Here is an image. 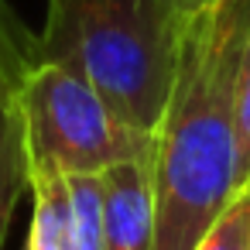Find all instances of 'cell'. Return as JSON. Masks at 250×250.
Instances as JSON below:
<instances>
[{
    "instance_id": "cell-10",
    "label": "cell",
    "mask_w": 250,
    "mask_h": 250,
    "mask_svg": "<svg viewBox=\"0 0 250 250\" xmlns=\"http://www.w3.org/2000/svg\"><path fill=\"white\" fill-rule=\"evenodd\" d=\"M212 0H175V7L182 11V14H195V11H202V7H209Z\"/></svg>"
},
{
    "instance_id": "cell-5",
    "label": "cell",
    "mask_w": 250,
    "mask_h": 250,
    "mask_svg": "<svg viewBox=\"0 0 250 250\" xmlns=\"http://www.w3.org/2000/svg\"><path fill=\"white\" fill-rule=\"evenodd\" d=\"M106 250H154L151 161H124L103 171Z\"/></svg>"
},
{
    "instance_id": "cell-9",
    "label": "cell",
    "mask_w": 250,
    "mask_h": 250,
    "mask_svg": "<svg viewBox=\"0 0 250 250\" xmlns=\"http://www.w3.org/2000/svg\"><path fill=\"white\" fill-rule=\"evenodd\" d=\"M236 188L250 185V31L243 42L240 69H236Z\"/></svg>"
},
{
    "instance_id": "cell-3",
    "label": "cell",
    "mask_w": 250,
    "mask_h": 250,
    "mask_svg": "<svg viewBox=\"0 0 250 250\" xmlns=\"http://www.w3.org/2000/svg\"><path fill=\"white\" fill-rule=\"evenodd\" d=\"M24 141L31 171L103 175L124 161H151L154 137L130 127L65 65L42 59L24 86Z\"/></svg>"
},
{
    "instance_id": "cell-2",
    "label": "cell",
    "mask_w": 250,
    "mask_h": 250,
    "mask_svg": "<svg viewBox=\"0 0 250 250\" xmlns=\"http://www.w3.org/2000/svg\"><path fill=\"white\" fill-rule=\"evenodd\" d=\"M182 21L175 0H48L42 59L86 79L120 120L151 134L175 86Z\"/></svg>"
},
{
    "instance_id": "cell-4",
    "label": "cell",
    "mask_w": 250,
    "mask_h": 250,
    "mask_svg": "<svg viewBox=\"0 0 250 250\" xmlns=\"http://www.w3.org/2000/svg\"><path fill=\"white\" fill-rule=\"evenodd\" d=\"M42 62V42L21 21L11 0H0V250L21 199L31 192L24 141V86Z\"/></svg>"
},
{
    "instance_id": "cell-7",
    "label": "cell",
    "mask_w": 250,
    "mask_h": 250,
    "mask_svg": "<svg viewBox=\"0 0 250 250\" xmlns=\"http://www.w3.org/2000/svg\"><path fill=\"white\" fill-rule=\"evenodd\" d=\"M72 195L76 250H106L103 243V175H65Z\"/></svg>"
},
{
    "instance_id": "cell-12",
    "label": "cell",
    "mask_w": 250,
    "mask_h": 250,
    "mask_svg": "<svg viewBox=\"0 0 250 250\" xmlns=\"http://www.w3.org/2000/svg\"><path fill=\"white\" fill-rule=\"evenodd\" d=\"M247 188H250V185H247Z\"/></svg>"
},
{
    "instance_id": "cell-8",
    "label": "cell",
    "mask_w": 250,
    "mask_h": 250,
    "mask_svg": "<svg viewBox=\"0 0 250 250\" xmlns=\"http://www.w3.org/2000/svg\"><path fill=\"white\" fill-rule=\"evenodd\" d=\"M250 247V188H240L216 223L202 233L195 250H247Z\"/></svg>"
},
{
    "instance_id": "cell-11",
    "label": "cell",
    "mask_w": 250,
    "mask_h": 250,
    "mask_svg": "<svg viewBox=\"0 0 250 250\" xmlns=\"http://www.w3.org/2000/svg\"><path fill=\"white\" fill-rule=\"evenodd\" d=\"M247 250H250V247H247Z\"/></svg>"
},
{
    "instance_id": "cell-1",
    "label": "cell",
    "mask_w": 250,
    "mask_h": 250,
    "mask_svg": "<svg viewBox=\"0 0 250 250\" xmlns=\"http://www.w3.org/2000/svg\"><path fill=\"white\" fill-rule=\"evenodd\" d=\"M250 0H212L185 14L178 72L151 130L154 250H195L236 188V69Z\"/></svg>"
},
{
    "instance_id": "cell-6",
    "label": "cell",
    "mask_w": 250,
    "mask_h": 250,
    "mask_svg": "<svg viewBox=\"0 0 250 250\" xmlns=\"http://www.w3.org/2000/svg\"><path fill=\"white\" fill-rule=\"evenodd\" d=\"M28 250H76L72 195L59 171H31V229Z\"/></svg>"
}]
</instances>
